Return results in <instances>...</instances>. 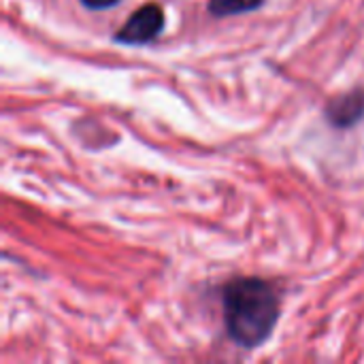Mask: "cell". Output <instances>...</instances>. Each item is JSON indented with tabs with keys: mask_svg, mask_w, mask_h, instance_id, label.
<instances>
[{
	"mask_svg": "<svg viewBox=\"0 0 364 364\" xmlns=\"http://www.w3.org/2000/svg\"><path fill=\"white\" fill-rule=\"evenodd\" d=\"M164 26H166L164 9L158 2H147L141 9H136L119 30L113 32L111 41L128 47L149 45L164 32Z\"/></svg>",
	"mask_w": 364,
	"mask_h": 364,
	"instance_id": "cell-2",
	"label": "cell"
},
{
	"mask_svg": "<svg viewBox=\"0 0 364 364\" xmlns=\"http://www.w3.org/2000/svg\"><path fill=\"white\" fill-rule=\"evenodd\" d=\"M267 0H209L207 11L213 17H235L258 11Z\"/></svg>",
	"mask_w": 364,
	"mask_h": 364,
	"instance_id": "cell-4",
	"label": "cell"
},
{
	"mask_svg": "<svg viewBox=\"0 0 364 364\" xmlns=\"http://www.w3.org/2000/svg\"><path fill=\"white\" fill-rule=\"evenodd\" d=\"M87 11H107V9H113L117 6L122 0H79Z\"/></svg>",
	"mask_w": 364,
	"mask_h": 364,
	"instance_id": "cell-5",
	"label": "cell"
},
{
	"mask_svg": "<svg viewBox=\"0 0 364 364\" xmlns=\"http://www.w3.org/2000/svg\"><path fill=\"white\" fill-rule=\"evenodd\" d=\"M222 311L228 339L241 350H258L277 328L282 299L262 277H232L222 286Z\"/></svg>",
	"mask_w": 364,
	"mask_h": 364,
	"instance_id": "cell-1",
	"label": "cell"
},
{
	"mask_svg": "<svg viewBox=\"0 0 364 364\" xmlns=\"http://www.w3.org/2000/svg\"><path fill=\"white\" fill-rule=\"evenodd\" d=\"M326 122L337 130H352L364 119V87H354L331 98L324 107Z\"/></svg>",
	"mask_w": 364,
	"mask_h": 364,
	"instance_id": "cell-3",
	"label": "cell"
}]
</instances>
